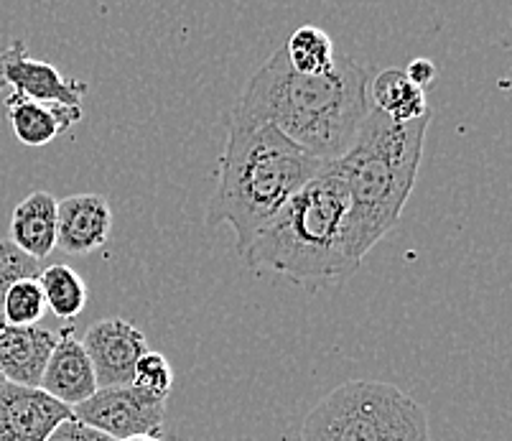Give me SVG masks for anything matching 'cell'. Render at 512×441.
<instances>
[{
	"label": "cell",
	"instance_id": "1",
	"mask_svg": "<svg viewBox=\"0 0 512 441\" xmlns=\"http://www.w3.org/2000/svg\"><path fill=\"white\" fill-rule=\"evenodd\" d=\"M370 105V72L352 59H337L324 77H304L278 49L242 90L232 115L271 123L291 143L319 159L337 161L355 143Z\"/></svg>",
	"mask_w": 512,
	"mask_h": 441
},
{
	"label": "cell",
	"instance_id": "2",
	"mask_svg": "<svg viewBox=\"0 0 512 441\" xmlns=\"http://www.w3.org/2000/svg\"><path fill=\"white\" fill-rule=\"evenodd\" d=\"M324 169L319 159L288 141L276 125L227 115V143L217 189L207 202V225L235 230L240 255L283 204Z\"/></svg>",
	"mask_w": 512,
	"mask_h": 441
},
{
	"label": "cell",
	"instance_id": "3",
	"mask_svg": "<svg viewBox=\"0 0 512 441\" xmlns=\"http://www.w3.org/2000/svg\"><path fill=\"white\" fill-rule=\"evenodd\" d=\"M428 123L431 115L393 123L372 108L347 153L327 164L347 189V248L357 263L398 225L406 210L421 169Z\"/></svg>",
	"mask_w": 512,
	"mask_h": 441
},
{
	"label": "cell",
	"instance_id": "4",
	"mask_svg": "<svg viewBox=\"0 0 512 441\" xmlns=\"http://www.w3.org/2000/svg\"><path fill=\"white\" fill-rule=\"evenodd\" d=\"M347 215V189L324 164L255 235L242 258L306 289L309 283L344 281L360 268L347 248Z\"/></svg>",
	"mask_w": 512,
	"mask_h": 441
},
{
	"label": "cell",
	"instance_id": "5",
	"mask_svg": "<svg viewBox=\"0 0 512 441\" xmlns=\"http://www.w3.org/2000/svg\"><path fill=\"white\" fill-rule=\"evenodd\" d=\"M301 441H431V429L426 408L395 385L349 380L311 408Z\"/></svg>",
	"mask_w": 512,
	"mask_h": 441
},
{
	"label": "cell",
	"instance_id": "6",
	"mask_svg": "<svg viewBox=\"0 0 512 441\" xmlns=\"http://www.w3.org/2000/svg\"><path fill=\"white\" fill-rule=\"evenodd\" d=\"M169 401L153 398L138 391L136 385L123 388H100L85 403L72 408L74 419L92 429L102 431L115 441L133 439V436H158L166 419Z\"/></svg>",
	"mask_w": 512,
	"mask_h": 441
},
{
	"label": "cell",
	"instance_id": "7",
	"mask_svg": "<svg viewBox=\"0 0 512 441\" xmlns=\"http://www.w3.org/2000/svg\"><path fill=\"white\" fill-rule=\"evenodd\" d=\"M82 347L95 370L97 388H123L133 383L138 360L148 352L146 334L120 317L92 324L85 332Z\"/></svg>",
	"mask_w": 512,
	"mask_h": 441
},
{
	"label": "cell",
	"instance_id": "8",
	"mask_svg": "<svg viewBox=\"0 0 512 441\" xmlns=\"http://www.w3.org/2000/svg\"><path fill=\"white\" fill-rule=\"evenodd\" d=\"M3 85L13 87V95L64 108H79V100L87 95L85 82L69 80L54 64L34 59L23 41H13L0 51V87Z\"/></svg>",
	"mask_w": 512,
	"mask_h": 441
},
{
	"label": "cell",
	"instance_id": "9",
	"mask_svg": "<svg viewBox=\"0 0 512 441\" xmlns=\"http://www.w3.org/2000/svg\"><path fill=\"white\" fill-rule=\"evenodd\" d=\"M72 408L46 396L41 388L6 383L0 388V441H46Z\"/></svg>",
	"mask_w": 512,
	"mask_h": 441
},
{
	"label": "cell",
	"instance_id": "10",
	"mask_svg": "<svg viewBox=\"0 0 512 441\" xmlns=\"http://www.w3.org/2000/svg\"><path fill=\"white\" fill-rule=\"evenodd\" d=\"M113 232V210L100 194H72L57 204V248L69 255L100 250Z\"/></svg>",
	"mask_w": 512,
	"mask_h": 441
},
{
	"label": "cell",
	"instance_id": "11",
	"mask_svg": "<svg viewBox=\"0 0 512 441\" xmlns=\"http://www.w3.org/2000/svg\"><path fill=\"white\" fill-rule=\"evenodd\" d=\"M39 388L46 396L69 408H77L79 403H85L87 398L100 391L90 357H87L82 342L74 337L72 327L62 329V334L57 337V345L51 350Z\"/></svg>",
	"mask_w": 512,
	"mask_h": 441
},
{
	"label": "cell",
	"instance_id": "12",
	"mask_svg": "<svg viewBox=\"0 0 512 441\" xmlns=\"http://www.w3.org/2000/svg\"><path fill=\"white\" fill-rule=\"evenodd\" d=\"M57 345V334L44 327L0 329V375L6 383L39 388L46 362Z\"/></svg>",
	"mask_w": 512,
	"mask_h": 441
},
{
	"label": "cell",
	"instance_id": "13",
	"mask_svg": "<svg viewBox=\"0 0 512 441\" xmlns=\"http://www.w3.org/2000/svg\"><path fill=\"white\" fill-rule=\"evenodd\" d=\"M57 199L34 192L16 204L11 217V243L44 263L57 248Z\"/></svg>",
	"mask_w": 512,
	"mask_h": 441
},
{
	"label": "cell",
	"instance_id": "14",
	"mask_svg": "<svg viewBox=\"0 0 512 441\" xmlns=\"http://www.w3.org/2000/svg\"><path fill=\"white\" fill-rule=\"evenodd\" d=\"M8 120L23 146H46L74 123L82 120V108H64L51 102H36L29 97L11 95L6 100Z\"/></svg>",
	"mask_w": 512,
	"mask_h": 441
},
{
	"label": "cell",
	"instance_id": "15",
	"mask_svg": "<svg viewBox=\"0 0 512 441\" xmlns=\"http://www.w3.org/2000/svg\"><path fill=\"white\" fill-rule=\"evenodd\" d=\"M370 105L393 123H413L426 118V92L418 90L403 69H385L370 80Z\"/></svg>",
	"mask_w": 512,
	"mask_h": 441
},
{
	"label": "cell",
	"instance_id": "16",
	"mask_svg": "<svg viewBox=\"0 0 512 441\" xmlns=\"http://www.w3.org/2000/svg\"><path fill=\"white\" fill-rule=\"evenodd\" d=\"M281 49L288 59V67L296 74H304V77H324L337 64L332 36L319 26L296 29Z\"/></svg>",
	"mask_w": 512,
	"mask_h": 441
},
{
	"label": "cell",
	"instance_id": "17",
	"mask_svg": "<svg viewBox=\"0 0 512 441\" xmlns=\"http://www.w3.org/2000/svg\"><path fill=\"white\" fill-rule=\"evenodd\" d=\"M39 286L44 291L46 309H51L59 319H74L87 306V283L74 268L64 263L46 266L39 276Z\"/></svg>",
	"mask_w": 512,
	"mask_h": 441
},
{
	"label": "cell",
	"instance_id": "18",
	"mask_svg": "<svg viewBox=\"0 0 512 441\" xmlns=\"http://www.w3.org/2000/svg\"><path fill=\"white\" fill-rule=\"evenodd\" d=\"M0 314L6 327H36L46 314V299L39 278L11 286L0 301Z\"/></svg>",
	"mask_w": 512,
	"mask_h": 441
},
{
	"label": "cell",
	"instance_id": "19",
	"mask_svg": "<svg viewBox=\"0 0 512 441\" xmlns=\"http://www.w3.org/2000/svg\"><path fill=\"white\" fill-rule=\"evenodd\" d=\"M130 385H136L138 391L148 393V396L169 401L171 388H174V368H171V362L166 360V355L148 350L146 355L138 360L136 373H133V383Z\"/></svg>",
	"mask_w": 512,
	"mask_h": 441
},
{
	"label": "cell",
	"instance_id": "20",
	"mask_svg": "<svg viewBox=\"0 0 512 441\" xmlns=\"http://www.w3.org/2000/svg\"><path fill=\"white\" fill-rule=\"evenodd\" d=\"M41 261L23 253L11 240H0V301L11 286L21 281H34L41 276Z\"/></svg>",
	"mask_w": 512,
	"mask_h": 441
},
{
	"label": "cell",
	"instance_id": "21",
	"mask_svg": "<svg viewBox=\"0 0 512 441\" xmlns=\"http://www.w3.org/2000/svg\"><path fill=\"white\" fill-rule=\"evenodd\" d=\"M46 441H115L110 436H105L102 431L92 429V426L82 424L79 419H67L57 426V429L51 431L49 439Z\"/></svg>",
	"mask_w": 512,
	"mask_h": 441
},
{
	"label": "cell",
	"instance_id": "22",
	"mask_svg": "<svg viewBox=\"0 0 512 441\" xmlns=\"http://www.w3.org/2000/svg\"><path fill=\"white\" fill-rule=\"evenodd\" d=\"M403 72H406V77L418 87V90L426 92V87H431L436 82L439 69H436V64L431 62V59H413Z\"/></svg>",
	"mask_w": 512,
	"mask_h": 441
},
{
	"label": "cell",
	"instance_id": "23",
	"mask_svg": "<svg viewBox=\"0 0 512 441\" xmlns=\"http://www.w3.org/2000/svg\"><path fill=\"white\" fill-rule=\"evenodd\" d=\"M123 441H161L158 436H133V439H123Z\"/></svg>",
	"mask_w": 512,
	"mask_h": 441
},
{
	"label": "cell",
	"instance_id": "24",
	"mask_svg": "<svg viewBox=\"0 0 512 441\" xmlns=\"http://www.w3.org/2000/svg\"><path fill=\"white\" fill-rule=\"evenodd\" d=\"M6 327V322H3V314H0V329Z\"/></svg>",
	"mask_w": 512,
	"mask_h": 441
},
{
	"label": "cell",
	"instance_id": "25",
	"mask_svg": "<svg viewBox=\"0 0 512 441\" xmlns=\"http://www.w3.org/2000/svg\"><path fill=\"white\" fill-rule=\"evenodd\" d=\"M3 385H6V378H3V375H0V388H3Z\"/></svg>",
	"mask_w": 512,
	"mask_h": 441
}]
</instances>
